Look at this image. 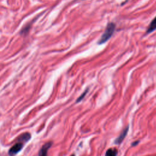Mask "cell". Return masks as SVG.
I'll use <instances>...</instances> for the list:
<instances>
[{
  "label": "cell",
  "mask_w": 156,
  "mask_h": 156,
  "mask_svg": "<svg viewBox=\"0 0 156 156\" xmlns=\"http://www.w3.org/2000/svg\"><path fill=\"white\" fill-rule=\"evenodd\" d=\"M115 29V24L113 23H109L107 24L104 32L102 35L101 38L99 40L98 44H103L105 43L108 40H109L111 38V37L113 35Z\"/></svg>",
  "instance_id": "cell-1"
},
{
  "label": "cell",
  "mask_w": 156,
  "mask_h": 156,
  "mask_svg": "<svg viewBox=\"0 0 156 156\" xmlns=\"http://www.w3.org/2000/svg\"><path fill=\"white\" fill-rule=\"evenodd\" d=\"M23 147V143L18 141L15 143L9 151V156H15L17 154Z\"/></svg>",
  "instance_id": "cell-2"
},
{
  "label": "cell",
  "mask_w": 156,
  "mask_h": 156,
  "mask_svg": "<svg viewBox=\"0 0 156 156\" xmlns=\"http://www.w3.org/2000/svg\"><path fill=\"white\" fill-rule=\"evenodd\" d=\"M52 142L49 141L46 143L40 149L38 152V156H48V151L52 146Z\"/></svg>",
  "instance_id": "cell-3"
},
{
  "label": "cell",
  "mask_w": 156,
  "mask_h": 156,
  "mask_svg": "<svg viewBox=\"0 0 156 156\" xmlns=\"http://www.w3.org/2000/svg\"><path fill=\"white\" fill-rule=\"evenodd\" d=\"M128 130H129V127L128 126L126 127L123 130L122 132L120 133V135L118 136V137L115 140V144H119L120 143H121L123 141V140L125 138L126 136L127 135V132H128Z\"/></svg>",
  "instance_id": "cell-4"
},
{
  "label": "cell",
  "mask_w": 156,
  "mask_h": 156,
  "mask_svg": "<svg viewBox=\"0 0 156 156\" xmlns=\"http://www.w3.org/2000/svg\"><path fill=\"white\" fill-rule=\"evenodd\" d=\"M156 29V16L152 20L146 30V34H149Z\"/></svg>",
  "instance_id": "cell-5"
},
{
  "label": "cell",
  "mask_w": 156,
  "mask_h": 156,
  "mask_svg": "<svg viewBox=\"0 0 156 156\" xmlns=\"http://www.w3.org/2000/svg\"><path fill=\"white\" fill-rule=\"evenodd\" d=\"M30 133H23V134H22L21 135H20V137H19V141H20V142H21V143H23V142H24V141H25V142H27V141H29L30 139Z\"/></svg>",
  "instance_id": "cell-6"
},
{
  "label": "cell",
  "mask_w": 156,
  "mask_h": 156,
  "mask_svg": "<svg viewBox=\"0 0 156 156\" xmlns=\"http://www.w3.org/2000/svg\"><path fill=\"white\" fill-rule=\"evenodd\" d=\"M117 154V149L114 148H110L105 152V156H116Z\"/></svg>",
  "instance_id": "cell-7"
},
{
  "label": "cell",
  "mask_w": 156,
  "mask_h": 156,
  "mask_svg": "<svg viewBox=\"0 0 156 156\" xmlns=\"http://www.w3.org/2000/svg\"><path fill=\"white\" fill-rule=\"evenodd\" d=\"M87 92H88V89L87 90H86L78 98H77V101H76V102H80V101H81L83 99V98L85 97V96L87 94Z\"/></svg>",
  "instance_id": "cell-8"
},
{
  "label": "cell",
  "mask_w": 156,
  "mask_h": 156,
  "mask_svg": "<svg viewBox=\"0 0 156 156\" xmlns=\"http://www.w3.org/2000/svg\"><path fill=\"white\" fill-rule=\"evenodd\" d=\"M139 143V141H134L133 143H132V146H135L136 144H138Z\"/></svg>",
  "instance_id": "cell-9"
},
{
  "label": "cell",
  "mask_w": 156,
  "mask_h": 156,
  "mask_svg": "<svg viewBox=\"0 0 156 156\" xmlns=\"http://www.w3.org/2000/svg\"><path fill=\"white\" fill-rule=\"evenodd\" d=\"M71 156H75V155H74V154H73V155H71Z\"/></svg>",
  "instance_id": "cell-10"
}]
</instances>
